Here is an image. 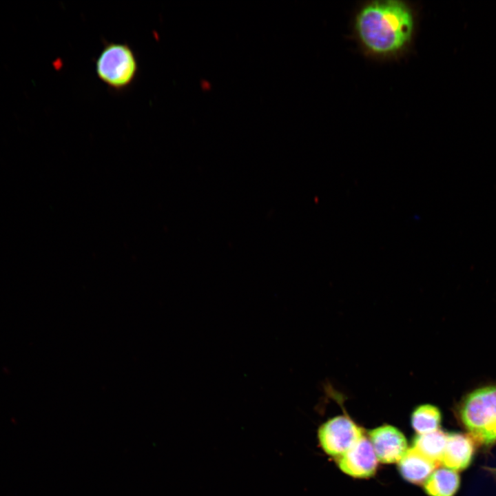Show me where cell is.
I'll return each instance as SVG.
<instances>
[{"label":"cell","instance_id":"cell-2","mask_svg":"<svg viewBox=\"0 0 496 496\" xmlns=\"http://www.w3.org/2000/svg\"><path fill=\"white\" fill-rule=\"evenodd\" d=\"M459 415L471 440L485 446L496 442V386L469 393L460 405Z\"/></svg>","mask_w":496,"mask_h":496},{"label":"cell","instance_id":"cell-8","mask_svg":"<svg viewBox=\"0 0 496 496\" xmlns=\"http://www.w3.org/2000/svg\"><path fill=\"white\" fill-rule=\"evenodd\" d=\"M398 471L404 479L415 484L424 482L437 467L413 447L398 462Z\"/></svg>","mask_w":496,"mask_h":496},{"label":"cell","instance_id":"cell-11","mask_svg":"<svg viewBox=\"0 0 496 496\" xmlns=\"http://www.w3.org/2000/svg\"><path fill=\"white\" fill-rule=\"evenodd\" d=\"M442 420L440 409L432 404L417 406L412 412L411 423L418 434H425L439 429Z\"/></svg>","mask_w":496,"mask_h":496},{"label":"cell","instance_id":"cell-5","mask_svg":"<svg viewBox=\"0 0 496 496\" xmlns=\"http://www.w3.org/2000/svg\"><path fill=\"white\" fill-rule=\"evenodd\" d=\"M377 459L382 463L399 462L407 451V441L396 427L384 424L369 432Z\"/></svg>","mask_w":496,"mask_h":496},{"label":"cell","instance_id":"cell-7","mask_svg":"<svg viewBox=\"0 0 496 496\" xmlns=\"http://www.w3.org/2000/svg\"><path fill=\"white\" fill-rule=\"evenodd\" d=\"M473 454V444L470 437L459 433L447 435L446 446L440 464L457 471L466 468Z\"/></svg>","mask_w":496,"mask_h":496},{"label":"cell","instance_id":"cell-6","mask_svg":"<svg viewBox=\"0 0 496 496\" xmlns=\"http://www.w3.org/2000/svg\"><path fill=\"white\" fill-rule=\"evenodd\" d=\"M339 457V468L353 477H370L375 474L378 467V460L372 444L364 436Z\"/></svg>","mask_w":496,"mask_h":496},{"label":"cell","instance_id":"cell-9","mask_svg":"<svg viewBox=\"0 0 496 496\" xmlns=\"http://www.w3.org/2000/svg\"><path fill=\"white\" fill-rule=\"evenodd\" d=\"M459 486L456 471L447 468L434 471L424 482V488L429 496H453Z\"/></svg>","mask_w":496,"mask_h":496},{"label":"cell","instance_id":"cell-3","mask_svg":"<svg viewBox=\"0 0 496 496\" xmlns=\"http://www.w3.org/2000/svg\"><path fill=\"white\" fill-rule=\"evenodd\" d=\"M99 79L110 87L123 90L132 84L138 72V62L131 47L122 43H109L95 62Z\"/></svg>","mask_w":496,"mask_h":496},{"label":"cell","instance_id":"cell-1","mask_svg":"<svg viewBox=\"0 0 496 496\" xmlns=\"http://www.w3.org/2000/svg\"><path fill=\"white\" fill-rule=\"evenodd\" d=\"M415 16L402 1L369 2L357 12L354 27L363 48L378 56H391L405 50L415 31Z\"/></svg>","mask_w":496,"mask_h":496},{"label":"cell","instance_id":"cell-4","mask_svg":"<svg viewBox=\"0 0 496 496\" xmlns=\"http://www.w3.org/2000/svg\"><path fill=\"white\" fill-rule=\"evenodd\" d=\"M362 436V428L347 415L328 420L318 431L321 448L333 457L342 456Z\"/></svg>","mask_w":496,"mask_h":496},{"label":"cell","instance_id":"cell-10","mask_svg":"<svg viewBox=\"0 0 496 496\" xmlns=\"http://www.w3.org/2000/svg\"><path fill=\"white\" fill-rule=\"evenodd\" d=\"M447 440V434L438 429L418 434L413 440V448L436 465L440 464Z\"/></svg>","mask_w":496,"mask_h":496}]
</instances>
